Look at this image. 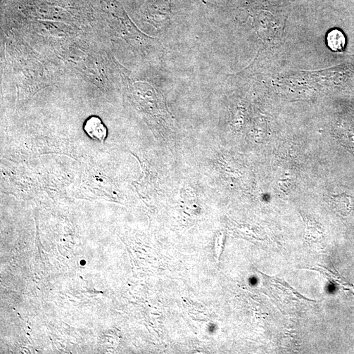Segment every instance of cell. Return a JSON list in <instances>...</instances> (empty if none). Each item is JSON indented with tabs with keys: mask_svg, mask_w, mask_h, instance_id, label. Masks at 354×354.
I'll use <instances>...</instances> for the list:
<instances>
[{
	"mask_svg": "<svg viewBox=\"0 0 354 354\" xmlns=\"http://www.w3.org/2000/svg\"><path fill=\"white\" fill-rule=\"evenodd\" d=\"M85 134L95 141L103 142L105 141L108 131L101 119L96 116H91L85 121L84 125Z\"/></svg>",
	"mask_w": 354,
	"mask_h": 354,
	"instance_id": "1",
	"label": "cell"
},
{
	"mask_svg": "<svg viewBox=\"0 0 354 354\" xmlns=\"http://www.w3.org/2000/svg\"><path fill=\"white\" fill-rule=\"evenodd\" d=\"M332 201L336 210L344 215L350 213L353 210V199L348 195L344 194L336 195L332 197Z\"/></svg>",
	"mask_w": 354,
	"mask_h": 354,
	"instance_id": "2",
	"label": "cell"
},
{
	"mask_svg": "<svg viewBox=\"0 0 354 354\" xmlns=\"http://www.w3.org/2000/svg\"><path fill=\"white\" fill-rule=\"evenodd\" d=\"M327 42L331 49L334 51H343L346 44L345 37L341 31L332 30L328 35Z\"/></svg>",
	"mask_w": 354,
	"mask_h": 354,
	"instance_id": "3",
	"label": "cell"
}]
</instances>
